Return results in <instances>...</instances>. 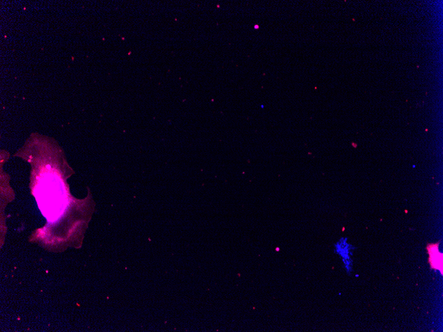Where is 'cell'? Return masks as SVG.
<instances>
[{"instance_id":"1","label":"cell","mask_w":443,"mask_h":332,"mask_svg":"<svg viewBox=\"0 0 443 332\" xmlns=\"http://www.w3.org/2000/svg\"><path fill=\"white\" fill-rule=\"evenodd\" d=\"M35 194L39 207L50 222L59 218L67 207V191L62 180L54 174H45L41 178Z\"/></svg>"},{"instance_id":"2","label":"cell","mask_w":443,"mask_h":332,"mask_svg":"<svg viewBox=\"0 0 443 332\" xmlns=\"http://www.w3.org/2000/svg\"><path fill=\"white\" fill-rule=\"evenodd\" d=\"M439 244H429L428 251L429 255V262L431 268L440 271L442 274V253L439 251Z\"/></svg>"},{"instance_id":"3","label":"cell","mask_w":443,"mask_h":332,"mask_svg":"<svg viewBox=\"0 0 443 332\" xmlns=\"http://www.w3.org/2000/svg\"><path fill=\"white\" fill-rule=\"evenodd\" d=\"M335 253L341 257L344 266L348 271L350 270V246L347 242L345 238H341L335 245Z\"/></svg>"}]
</instances>
